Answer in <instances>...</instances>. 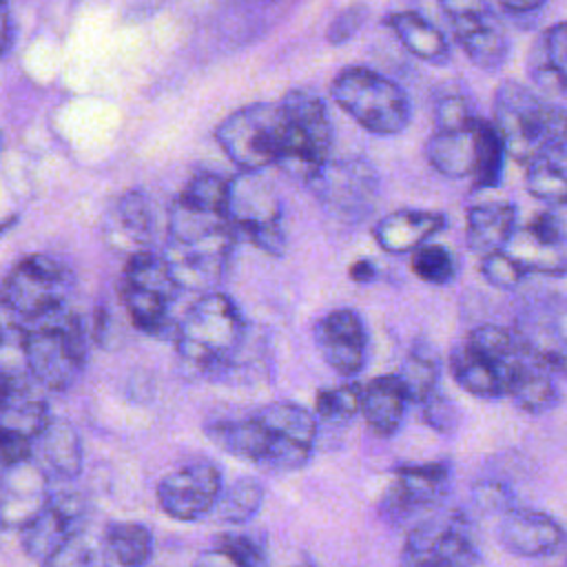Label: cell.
<instances>
[{"mask_svg":"<svg viewBox=\"0 0 567 567\" xmlns=\"http://www.w3.org/2000/svg\"><path fill=\"white\" fill-rule=\"evenodd\" d=\"M20 341L31 379L47 390L64 392L84 372L89 332L66 303L20 321Z\"/></svg>","mask_w":567,"mask_h":567,"instance_id":"cell-1","label":"cell"},{"mask_svg":"<svg viewBox=\"0 0 567 567\" xmlns=\"http://www.w3.org/2000/svg\"><path fill=\"white\" fill-rule=\"evenodd\" d=\"M246 330V319L228 295L202 292L177 321L175 350L195 372L213 374L235 359Z\"/></svg>","mask_w":567,"mask_h":567,"instance_id":"cell-2","label":"cell"},{"mask_svg":"<svg viewBox=\"0 0 567 567\" xmlns=\"http://www.w3.org/2000/svg\"><path fill=\"white\" fill-rule=\"evenodd\" d=\"M492 126L505 155L527 164L551 142L565 137V111L527 86L505 80L494 93Z\"/></svg>","mask_w":567,"mask_h":567,"instance_id":"cell-3","label":"cell"},{"mask_svg":"<svg viewBox=\"0 0 567 567\" xmlns=\"http://www.w3.org/2000/svg\"><path fill=\"white\" fill-rule=\"evenodd\" d=\"M334 102L374 135H396L412 117L410 97L390 78L365 69H343L330 89Z\"/></svg>","mask_w":567,"mask_h":567,"instance_id":"cell-4","label":"cell"},{"mask_svg":"<svg viewBox=\"0 0 567 567\" xmlns=\"http://www.w3.org/2000/svg\"><path fill=\"white\" fill-rule=\"evenodd\" d=\"M279 104L286 115V135L275 166L308 184L328 162L332 146L328 111L317 95L301 89L288 91Z\"/></svg>","mask_w":567,"mask_h":567,"instance_id":"cell-5","label":"cell"},{"mask_svg":"<svg viewBox=\"0 0 567 567\" xmlns=\"http://www.w3.org/2000/svg\"><path fill=\"white\" fill-rule=\"evenodd\" d=\"M286 135L281 104L257 102L233 111L215 131L221 151L241 173H259L277 164Z\"/></svg>","mask_w":567,"mask_h":567,"instance_id":"cell-6","label":"cell"},{"mask_svg":"<svg viewBox=\"0 0 567 567\" xmlns=\"http://www.w3.org/2000/svg\"><path fill=\"white\" fill-rule=\"evenodd\" d=\"M281 202L272 186L255 173L228 179L226 219L235 235H244L259 250L284 255L286 233L281 228Z\"/></svg>","mask_w":567,"mask_h":567,"instance_id":"cell-7","label":"cell"},{"mask_svg":"<svg viewBox=\"0 0 567 567\" xmlns=\"http://www.w3.org/2000/svg\"><path fill=\"white\" fill-rule=\"evenodd\" d=\"M481 560L472 523L461 512L416 523L401 547V567H474Z\"/></svg>","mask_w":567,"mask_h":567,"instance_id":"cell-8","label":"cell"},{"mask_svg":"<svg viewBox=\"0 0 567 567\" xmlns=\"http://www.w3.org/2000/svg\"><path fill=\"white\" fill-rule=\"evenodd\" d=\"M71 268L51 255H27L7 275L2 292L20 321L64 306L73 290Z\"/></svg>","mask_w":567,"mask_h":567,"instance_id":"cell-9","label":"cell"},{"mask_svg":"<svg viewBox=\"0 0 567 567\" xmlns=\"http://www.w3.org/2000/svg\"><path fill=\"white\" fill-rule=\"evenodd\" d=\"M221 489L224 481L217 465L197 458L164 474L155 487V498L168 518L195 523L215 509Z\"/></svg>","mask_w":567,"mask_h":567,"instance_id":"cell-10","label":"cell"},{"mask_svg":"<svg viewBox=\"0 0 567 567\" xmlns=\"http://www.w3.org/2000/svg\"><path fill=\"white\" fill-rule=\"evenodd\" d=\"M235 230H226L199 241L166 239L159 252L179 292H210L224 279Z\"/></svg>","mask_w":567,"mask_h":567,"instance_id":"cell-11","label":"cell"},{"mask_svg":"<svg viewBox=\"0 0 567 567\" xmlns=\"http://www.w3.org/2000/svg\"><path fill=\"white\" fill-rule=\"evenodd\" d=\"M465 55L481 69H498L509 53L505 24L487 0H439Z\"/></svg>","mask_w":567,"mask_h":567,"instance_id":"cell-12","label":"cell"},{"mask_svg":"<svg viewBox=\"0 0 567 567\" xmlns=\"http://www.w3.org/2000/svg\"><path fill=\"white\" fill-rule=\"evenodd\" d=\"M558 368L543 354L534 352L527 343L503 368V392L509 394L514 405L527 414H545L560 403Z\"/></svg>","mask_w":567,"mask_h":567,"instance_id":"cell-13","label":"cell"},{"mask_svg":"<svg viewBox=\"0 0 567 567\" xmlns=\"http://www.w3.org/2000/svg\"><path fill=\"white\" fill-rule=\"evenodd\" d=\"M49 419V405L33 388L0 392V470L31 456Z\"/></svg>","mask_w":567,"mask_h":567,"instance_id":"cell-14","label":"cell"},{"mask_svg":"<svg viewBox=\"0 0 567 567\" xmlns=\"http://www.w3.org/2000/svg\"><path fill=\"white\" fill-rule=\"evenodd\" d=\"M84 518L86 505L82 496L73 492H51L40 512L20 527L22 549L29 558L42 563L69 536L84 527Z\"/></svg>","mask_w":567,"mask_h":567,"instance_id":"cell-15","label":"cell"},{"mask_svg":"<svg viewBox=\"0 0 567 567\" xmlns=\"http://www.w3.org/2000/svg\"><path fill=\"white\" fill-rule=\"evenodd\" d=\"M308 186L315 190L317 199L337 215L359 217L372 206L377 195V175L372 166L361 159L326 162Z\"/></svg>","mask_w":567,"mask_h":567,"instance_id":"cell-16","label":"cell"},{"mask_svg":"<svg viewBox=\"0 0 567 567\" xmlns=\"http://www.w3.org/2000/svg\"><path fill=\"white\" fill-rule=\"evenodd\" d=\"M315 343L323 361L339 377H354L368 359V332L352 308H337L315 323Z\"/></svg>","mask_w":567,"mask_h":567,"instance_id":"cell-17","label":"cell"},{"mask_svg":"<svg viewBox=\"0 0 567 567\" xmlns=\"http://www.w3.org/2000/svg\"><path fill=\"white\" fill-rule=\"evenodd\" d=\"M498 543L514 556L543 558L556 554L565 543L563 525L538 509L509 507L501 514Z\"/></svg>","mask_w":567,"mask_h":567,"instance_id":"cell-18","label":"cell"},{"mask_svg":"<svg viewBox=\"0 0 567 567\" xmlns=\"http://www.w3.org/2000/svg\"><path fill=\"white\" fill-rule=\"evenodd\" d=\"M51 496L49 474L29 456L20 463L2 467L0 476V523L4 527H22Z\"/></svg>","mask_w":567,"mask_h":567,"instance_id":"cell-19","label":"cell"},{"mask_svg":"<svg viewBox=\"0 0 567 567\" xmlns=\"http://www.w3.org/2000/svg\"><path fill=\"white\" fill-rule=\"evenodd\" d=\"M447 487L450 465L443 461L401 465L394 470V481L385 489L381 507L390 514H408L439 503L447 494Z\"/></svg>","mask_w":567,"mask_h":567,"instance_id":"cell-20","label":"cell"},{"mask_svg":"<svg viewBox=\"0 0 567 567\" xmlns=\"http://www.w3.org/2000/svg\"><path fill=\"white\" fill-rule=\"evenodd\" d=\"M445 228V217L434 210L401 208L383 215L374 228V241L390 255H408L427 244L436 233Z\"/></svg>","mask_w":567,"mask_h":567,"instance_id":"cell-21","label":"cell"},{"mask_svg":"<svg viewBox=\"0 0 567 567\" xmlns=\"http://www.w3.org/2000/svg\"><path fill=\"white\" fill-rule=\"evenodd\" d=\"M31 456L42 470L55 478L71 481L82 472V443L75 427L58 416H51L38 439L33 441Z\"/></svg>","mask_w":567,"mask_h":567,"instance_id":"cell-22","label":"cell"},{"mask_svg":"<svg viewBox=\"0 0 567 567\" xmlns=\"http://www.w3.org/2000/svg\"><path fill=\"white\" fill-rule=\"evenodd\" d=\"M153 237V213L148 197L140 190L124 193L106 219V241L126 257L146 250Z\"/></svg>","mask_w":567,"mask_h":567,"instance_id":"cell-23","label":"cell"},{"mask_svg":"<svg viewBox=\"0 0 567 567\" xmlns=\"http://www.w3.org/2000/svg\"><path fill=\"white\" fill-rule=\"evenodd\" d=\"M408 396L396 379V374H383L372 379L361 388L359 412L365 419V425L379 436H392L403 425Z\"/></svg>","mask_w":567,"mask_h":567,"instance_id":"cell-24","label":"cell"},{"mask_svg":"<svg viewBox=\"0 0 567 567\" xmlns=\"http://www.w3.org/2000/svg\"><path fill=\"white\" fill-rule=\"evenodd\" d=\"M516 230V206L507 202H485L467 210L465 241L467 248L483 257L503 250Z\"/></svg>","mask_w":567,"mask_h":567,"instance_id":"cell-25","label":"cell"},{"mask_svg":"<svg viewBox=\"0 0 567 567\" xmlns=\"http://www.w3.org/2000/svg\"><path fill=\"white\" fill-rule=\"evenodd\" d=\"M204 434L221 452L252 463H259L270 445V432L255 416L208 421Z\"/></svg>","mask_w":567,"mask_h":567,"instance_id":"cell-26","label":"cell"},{"mask_svg":"<svg viewBox=\"0 0 567 567\" xmlns=\"http://www.w3.org/2000/svg\"><path fill=\"white\" fill-rule=\"evenodd\" d=\"M527 71L532 82L545 93L565 95V71H567V27L556 22L549 27L527 58Z\"/></svg>","mask_w":567,"mask_h":567,"instance_id":"cell-27","label":"cell"},{"mask_svg":"<svg viewBox=\"0 0 567 567\" xmlns=\"http://www.w3.org/2000/svg\"><path fill=\"white\" fill-rule=\"evenodd\" d=\"M465 128H434L425 144L427 162L445 177H467L474 168L476 124Z\"/></svg>","mask_w":567,"mask_h":567,"instance_id":"cell-28","label":"cell"},{"mask_svg":"<svg viewBox=\"0 0 567 567\" xmlns=\"http://www.w3.org/2000/svg\"><path fill=\"white\" fill-rule=\"evenodd\" d=\"M567 153L565 137L551 142L538 155L527 162L525 186L536 197L549 206H565L567 199Z\"/></svg>","mask_w":567,"mask_h":567,"instance_id":"cell-29","label":"cell"},{"mask_svg":"<svg viewBox=\"0 0 567 567\" xmlns=\"http://www.w3.org/2000/svg\"><path fill=\"white\" fill-rule=\"evenodd\" d=\"M450 372L456 385L476 399H498L505 394L501 370L465 343L452 348Z\"/></svg>","mask_w":567,"mask_h":567,"instance_id":"cell-30","label":"cell"},{"mask_svg":"<svg viewBox=\"0 0 567 567\" xmlns=\"http://www.w3.org/2000/svg\"><path fill=\"white\" fill-rule=\"evenodd\" d=\"M401 40V44L416 58L425 60V62H443L447 60V40L445 35L432 24L427 22L423 16L414 13V11H399V13H390L383 20Z\"/></svg>","mask_w":567,"mask_h":567,"instance_id":"cell-31","label":"cell"},{"mask_svg":"<svg viewBox=\"0 0 567 567\" xmlns=\"http://www.w3.org/2000/svg\"><path fill=\"white\" fill-rule=\"evenodd\" d=\"M102 545L120 567H144L153 556V534L135 520H113L102 532Z\"/></svg>","mask_w":567,"mask_h":567,"instance_id":"cell-32","label":"cell"},{"mask_svg":"<svg viewBox=\"0 0 567 567\" xmlns=\"http://www.w3.org/2000/svg\"><path fill=\"white\" fill-rule=\"evenodd\" d=\"M255 419L275 436L315 447V441L319 434L317 416L299 403H292V401L268 403L261 410H257Z\"/></svg>","mask_w":567,"mask_h":567,"instance_id":"cell-33","label":"cell"},{"mask_svg":"<svg viewBox=\"0 0 567 567\" xmlns=\"http://www.w3.org/2000/svg\"><path fill=\"white\" fill-rule=\"evenodd\" d=\"M441 359L430 343H414L405 354L396 379L408 396V401L421 403L427 394L439 388Z\"/></svg>","mask_w":567,"mask_h":567,"instance_id":"cell-34","label":"cell"},{"mask_svg":"<svg viewBox=\"0 0 567 567\" xmlns=\"http://www.w3.org/2000/svg\"><path fill=\"white\" fill-rule=\"evenodd\" d=\"M120 301L133 323L144 334H162L171 328V299L120 284Z\"/></svg>","mask_w":567,"mask_h":567,"instance_id":"cell-35","label":"cell"},{"mask_svg":"<svg viewBox=\"0 0 567 567\" xmlns=\"http://www.w3.org/2000/svg\"><path fill=\"white\" fill-rule=\"evenodd\" d=\"M122 284L162 295L171 301H175L177 295H179V288L173 284L162 255L153 252L151 248L137 250V252L126 257V266H124V272H122Z\"/></svg>","mask_w":567,"mask_h":567,"instance_id":"cell-36","label":"cell"},{"mask_svg":"<svg viewBox=\"0 0 567 567\" xmlns=\"http://www.w3.org/2000/svg\"><path fill=\"white\" fill-rule=\"evenodd\" d=\"M465 346L470 350H474L476 354L485 357L487 361H492L501 370V377H503V368L523 350L525 339L520 337V332L516 328L483 323L467 334Z\"/></svg>","mask_w":567,"mask_h":567,"instance_id":"cell-37","label":"cell"},{"mask_svg":"<svg viewBox=\"0 0 567 567\" xmlns=\"http://www.w3.org/2000/svg\"><path fill=\"white\" fill-rule=\"evenodd\" d=\"M102 538H95L82 527L69 536L51 556H47L40 567H113Z\"/></svg>","mask_w":567,"mask_h":567,"instance_id":"cell-38","label":"cell"},{"mask_svg":"<svg viewBox=\"0 0 567 567\" xmlns=\"http://www.w3.org/2000/svg\"><path fill=\"white\" fill-rule=\"evenodd\" d=\"M505 148L492 124L478 120L476 124V146H474V168L472 179L474 188H496L503 175Z\"/></svg>","mask_w":567,"mask_h":567,"instance_id":"cell-39","label":"cell"},{"mask_svg":"<svg viewBox=\"0 0 567 567\" xmlns=\"http://www.w3.org/2000/svg\"><path fill=\"white\" fill-rule=\"evenodd\" d=\"M264 496H266L264 485L257 478H250V476L237 478L230 487L221 489L219 501L215 505L217 516L224 523L244 525L259 512Z\"/></svg>","mask_w":567,"mask_h":567,"instance_id":"cell-40","label":"cell"},{"mask_svg":"<svg viewBox=\"0 0 567 567\" xmlns=\"http://www.w3.org/2000/svg\"><path fill=\"white\" fill-rule=\"evenodd\" d=\"M177 202L204 210V213H215L226 217V202H228V179L215 173H197L193 175L182 193L177 195Z\"/></svg>","mask_w":567,"mask_h":567,"instance_id":"cell-41","label":"cell"},{"mask_svg":"<svg viewBox=\"0 0 567 567\" xmlns=\"http://www.w3.org/2000/svg\"><path fill=\"white\" fill-rule=\"evenodd\" d=\"M361 385L354 381L323 388L315 396V416L330 425L350 423L359 414Z\"/></svg>","mask_w":567,"mask_h":567,"instance_id":"cell-42","label":"cell"},{"mask_svg":"<svg viewBox=\"0 0 567 567\" xmlns=\"http://www.w3.org/2000/svg\"><path fill=\"white\" fill-rule=\"evenodd\" d=\"M412 272L432 286L450 284L458 272V261L454 252L441 244H423L412 252Z\"/></svg>","mask_w":567,"mask_h":567,"instance_id":"cell-43","label":"cell"},{"mask_svg":"<svg viewBox=\"0 0 567 567\" xmlns=\"http://www.w3.org/2000/svg\"><path fill=\"white\" fill-rule=\"evenodd\" d=\"M474 106L463 91H445L434 102V128H465L476 122Z\"/></svg>","mask_w":567,"mask_h":567,"instance_id":"cell-44","label":"cell"},{"mask_svg":"<svg viewBox=\"0 0 567 567\" xmlns=\"http://www.w3.org/2000/svg\"><path fill=\"white\" fill-rule=\"evenodd\" d=\"M481 275L489 286L501 290H514L527 277V272L505 250H494L489 255H483Z\"/></svg>","mask_w":567,"mask_h":567,"instance_id":"cell-45","label":"cell"},{"mask_svg":"<svg viewBox=\"0 0 567 567\" xmlns=\"http://www.w3.org/2000/svg\"><path fill=\"white\" fill-rule=\"evenodd\" d=\"M310 454H312V447L270 434V445H268L266 454L261 456L259 465H264L272 472H292V470L303 467L308 463Z\"/></svg>","mask_w":567,"mask_h":567,"instance_id":"cell-46","label":"cell"},{"mask_svg":"<svg viewBox=\"0 0 567 567\" xmlns=\"http://www.w3.org/2000/svg\"><path fill=\"white\" fill-rule=\"evenodd\" d=\"M421 405H423V412H421L423 421L439 434H452L458 427L461 414H458L456 405L450 401V396L443 394L439 388L432 394H427L421 401Z\"/></svg>","mask_w":567,"mask_h":567,"instance_id":"cell-47","label":"cell"},{"mask_svg":"<svg viewBox=\"0 0 567 567\" xmlns=\"http://www.w3.org/2000/svg\"><path fill=\"white\" fill-rule=\"evenodd\" d=\"M217 547L224 549L239 567H268L266 549L244 534H221Z\"/></svg>","mask_w":567,"mask_h":567,"instance_id":"cell-48","label":"cell"},{"mask_svg":"<svg viewBox=\"0 0 567 567\" xmlns=\"http://www.w3.org/2000/svg\"><path fill=\"white\" fill-rule=\"evenodd\" d=\"M368 18V7L365 4H352L348 9H343L328 27V42L330 44H341L346 40H350L359 29L361 24L365 22Z\"/></svg>","mask_w":567,"mask_h":567,"instance_id":"cell-49","label":"cell"},{"mask_svg":"<svg viewBox=\"0 0 567 567\" xmlns=\"http://www.w3.org/2000/svg\"><path fill=\"white\" fill-rule=\"evenodd\" d=\"M474 496H476L478 505H483V507L489 509V512L498 509V512L503 514L505 509L514 507V505H512V494H509V489H507L505 485L496 483V481H492V483H481V485L474 489Z\"/></svg>","mask_w":567,"mask_h":567,"instance_id":"cell-50","label":"cell"},{"mask_svg":"<svg viewBox=\"0 0 567 567\" xmlns=\"http://www.w3.org/2000/svg\"><path fill=\"white\" fill-rule=\"evenodd\" d=\"M193 567H239V565H237L224 549H219V547L215 545L213 549H204V551L195 558Z\"/></svg>","mask_w":567,"mask_h":567,"instance_id":"cell-51","label":"cell"},{"mask_svg":"<svg viewBox=\"0 0 567 567\" xmlns=\"http://www.w3.org/2000/svg\"><path fill=\"white\" fill-rule=\"evenodd\" d=\"M20 326V317L16 315V310L11 308V303L7 301L2 288H0V343Z\"/></svg>","mask_w":567,"mask_h":567,"instance_id":"cell-52","label":"cell"},{"mask_svg":"<svg viewBox=\"0 0 567 567\" xmlns=\"http://www.w3.org/2000/svg\"><path fill=\"white\" fill-rule=\"evenodd\" d=\"M348 275L357 284H370L377 277V266L370 259H357L350 268Z\"/></svg>","mask_w":567,"mask_h":567,"instance_id":"cell-53","label":"cell"},{"mask_svg":"<svg viewBox=\"0 0 567 567\" xmlns=\"http://www.w3.org/2000/svg\"><path fill=\"white\" fill-rule=\"evenodd\" d=\"M498 4L507 13H529L540 4H545V0H498Z\"/></svg>","mask_w":567,"mask_h":567,"instance_id":"cell-54","label":"cell"},{"mask_svg":"<svg viewBox=\"0 0 567 567\" xmlns=\"http://www.w3.org/2000/svg\"><path fill=\"white\" fill-rule=\"evenodd\" d=\"M7 7H9V4H7V0H0V18H2V16H4V11H7Z\"/></svg>","mask_w":567,"mask_h":567,"instance_id":"cell-55","label":"cell"},{"mask_svg":"<svg viewBox=\"0 0 567 567\" xmlns=\"http://www.w3.org/2000/svg\"><path fill=\"white\" fill-rule=\"evenodd\" d=\"M11 224H13V221H11V219H7V221H2V224H0V233H2V230H7V228H9V226H11Z\"/></svg>","mask_w":567,"mask_h":567,"instance_id":"cell-56","label":"cell"},{"mask_svg":"<svg viewBox=\"0 0 567 567\" xmlns=\"http://www.w3.org/2000/svg\"><path fill=\"white\" fill-rule=\"evenodd\" d=\"M299 567H301V565H299Z\"/></svg>","mask_w":567,"mask_h":567,"instance_id":"cell-57","label":"cell"}]
</instances>
